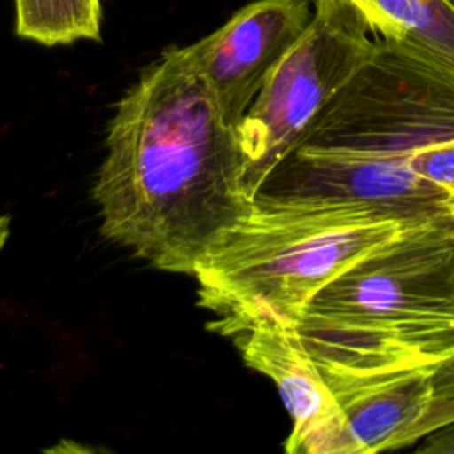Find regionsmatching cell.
<instances>
[{"mask_svg":"<svg viewBox=\"0 0 454 454\" xmlns=\"http://www.w3.org/2000/svg\"><path fill=\"white\" fill-rule=\"evenodd\" d=\"M408 163L419 176L454 195V138L417 151Z\"/></svg>","mask_w":454,"mask_h":454,"instance_id":"cell-12","label":"cell"},{"mask_svg":"<svg viewBox=\"0 0 454 454\" xmlns=\"http://www.w3.org/2000/svg\"><path fill=\"white\" fill-rule=\"evenodd\" d=\"M406 227L355 209L252 202L192 275L199 305L215 314L207 328L231 337L259 323L296 328L330 280Z\"/></svg>","mask_w":454,"mask_h":454,"instance_id":"cell-3","label":"cell"},{"mask_svg":"<svg viewBox=\"0 0 454 454\" xmlns=\"http://www.w3.org/2000/svg\"><path fill=\"white\" fill-rule=\"evenodd\" d=\"M433 388L434 397L422 426V436L454 420V355L434 365Z\"/></svg>","mask_w":454,"mask_h":454,"instance_id":"cell-13","label":"cell"},{"mask_svg":"<svg viewBox=\"0 0 454 454\" xmlns=\"http://www.w3.org/2000/svg\"><path fill=\"white\" fill-rule=\"evenodd\" d=\"M310 2V21L236 124L243 184L252 199L268 174L305 142L319 114L376 46L372 25L355 2Z\"/></svg>","mask_w":454,"mask_h":454,"instance_id":"cell-5","label":"cell"},{"mask_svg":"<svg viewBox=\"0 0 454 454\" xmlns=\"http://www.w3.org/2000/svg\"><path fill=\"white\" fill-rule=\"evenodd\" d=\"M433 371L434 367L371 372L323 369L342 410L351 454L395 450L422 438L434 397Z\"/></svg>","mask_w":454,"mask_h":454,"instance_id":"cell-9","label":"cell"},{"mask_svg":"<svg viewBox=\"0 0 454 454\" xmlns=\"http://www.w3.org/2000/svg\"><path fill=\"white\" fill-rule=\"evenodd\" d=\"M296 332L333 371L434 367L454 355V213L348 266L309 301Z\"/></svg>","mask_w":454,"mask_h":454,"instance_id":"cell-2","label":"cell"},{"mask_svg":"<svg viewBox=\"0 0 454 454\" xmlns=\"http://www.w3.org/2000/svg\"><path fill=\"white\" fill-rule=\"evenodd\" d=\"M232 337L243 362L275 383L293 420L286 452L351 454L342 410L296 328L259 323Z\"/></svg>","mask_w":454,"mask_h":454,"instance_id":"cell-8","label":"cell"},{"mask_svg":"<svg viewBox=\"0 0 454 454\" xmlns=\"http://www.w3.org/2000/svg\"><path fill=\"white\" fill-rule=\"evenodd\" d=\"M374 34L419 44L454 66V0H351Z\"/></svg>","mask_w":454,"mask_h":454,"instance_id":"cell-10","label":"cell"},{"mask_svg":"<svg viewBox=\"0 0 454 454\" xmlns=\"http://www.w3.org/2000/svg\"><path fill=\"white\" fill-rule=\"evenodd\" d=\"M255 204L355 209L408 225L454 213V195L403 158L296 149L261 183Z\"/></svg>","mask_w":454,"mask_h":454,"instance_id":"cell-6","label":"cell"},{"mask_svg":"<svg viewBox=\"0 0 454 454\" xmlns=\"http://www.w3.org/2000/svg\"><path fill=\"white\" fill-rule=\"evenodd\" d=\"M310 16V0H255L188 46L223 117L234 128Z\"/></svg>","mask_w":454,"mask_h":454,"instance_id":"cell-7","label":"cell"},{"mask_svg":"<svg viewBox=\"0 0 454 454\" xmlns=\"http://www.w3.org/2000/svg\"><path fill=\"white\" fill-rule=\"evenodd\" d=\"M92 197L108 241L184 275L252 209L236 128L188 46L167 50L119 99Z\"/></svg>","mask_w":454,"mask_h":454,"instance_id":"cell-1","label":"cell"},{"mask_svg":"<svg viewBox=\"0 0 454 454\" xmlns=\"http://www.w3.org/2000/svg\"><path fill=\"white\" fill-rule=\"evenodd\" d=\"M7 234H9V220L0 216V248L4 247V243L7 239Z\"/></svg>","mask_w":454,"mask_h":454,"instance_id":"cell-15","label":"cell"},{"mask_svg":"<svg viewBox=\"0 0 454 454\" xmlns=\"http://www.w3.org/2000/svg\"><path fill=\"white\" fill-rule=\"evenodd\" d=\"M413 450L419 454H454V420L429 431Z\"/></svg>","mask_w":454,"mask_h":454,"instance_id":"cell-14","label":"cell"},{"mask_svg":"<svg viewBox=\"0 0 454 454\" xmlns=\"http://www.w3.org/2000/svg\"><path fill=\"white\" fill-rule=\"evenodd\" d=\"M16 34L46 46L99 41L101 0H16Z\"/></svg>","mask_w":454,"mask_h":454,"instance_id":"cell-11","label":"cell"},{"mask_svg":"<svg viewBox=\"0 0 454 454\" xmlns=\"http://www.w3.org/2000/svg\"><path fill=\"white\" fill-rule=\"evenodd\" d=\"M452 138L454 66L410 41L378 35L300 147L408 160Z\"/></svg>","mask_w":454,"mask_h":454,"instance_id":"cell-4","label":"cell"}]
</instances>
